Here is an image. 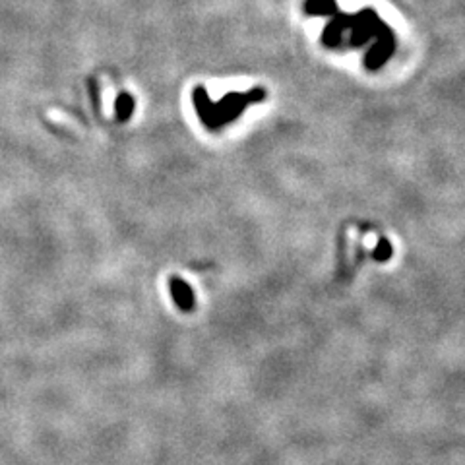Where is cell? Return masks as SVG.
Listing matches in <instances>:
<instances>
[{
  "label": "cell",
  "instance_id": "7a4b0ae2",
  "mask_svg": "<svg viewBox=\"0 0 465 465\" xmlns=\"http://www.w3.org/2000/svg\"><path fill=\"white\" fill-rule=\"evenodd\" d=\"M382 22L378 14L372 8H364L359 14H351V46H363L364 43H368L374 37V31L378 27V23Z\"/></svg>",
  "mask_w": 465,
  "mask_h": 465
},
{
  "label": "cell",
  "instance_id": "6da1fadb",
  "mask_svg": "<svg viewBox=\"0 0 465 465\" xmlns=\"http://www.w3.org/2000/svg\"><path fill=\"white\" fill-rule=\"evenodd\" d=\"M374 37H376V43L374 46H371V51L364 56V64L368 70H378L392 56L395 46L394 31L390 30L384 22L378 23V27L374 31Z\"/></svg>",
  "mask_w": 465,
  "mask_h": 465
},
{
  "label": "cell",
  "instance_id": "8992f818",
  "mask_svg": "<svg viewBox=\"0 0 465 465\" xmlns=\"http://www.w3.org/2000/svg\"><path fill=\"white\" fill-rule=\"evenodd\" d=\"M116 116H118V120H128L132 115V111H134V99H132L130 95L126 92H123L118 97H116Z\"/></svg>",
  "mask_w": 465,
  "mask_h": 465
},
{
  "label": "cell",
  "instance_id": "3957f363",
  "mask_svg": "<svg viewBox=\"0 0 465 465\" xmlns=\"http://www.w3.org/2000/svg\"><path fill=\"white\" fill-rule=\"evenodd\" d=\"M349 23H351V14L345 12H335L332 16V20L328 22L322 33V43L330 49H335L340 45L341 39H343V31L349 30Z\"/></svg>",
  "mask_w": 465,
  "mask_h": 465
},
{
  "label": "cell",
  "instance_id": "277c9868",
  "mask_svg": "<svg viewBox=\"0 0 465 465\" xmlns=\"http://www.w3.org/2000/svg\"><path fill=\"white\" fill-rule=\"evenodd\" d=\"M169 289L173 294V301L177 302V306L185 312H190L194 309V293L188 283H185L180 278L169 279Z\"/></svg>",
  "mask_w": 465,
  "mask_h": 465
},
{
  "label": "cell",
  "instance_id": "52a82bcc",
  "mask_svg": "<svg viewBox=\"0 0 465 465\" xmlns=\"http://www.w3.org/2000/svg\"><path fill=\"white\" fill-rule=\"evenodd\" d=\"M392 256V247H390V242L388 240H380L378 242V250L374 252V258L376 260H386V258H390Z\"/></svg>",
  "mask_w": 465,
  "mask_h": 465
},
{
  "label": "cell",
  "instance_id": "5b68a950",
  "mask_svg": "<svg viewBox=\"0 0 465 465\" xmlns=\"http://www.w3.org/2000/svg\"><path fill=\"white\" fill-rule=\"evenodd\" d=\"M304 12L309 16H330L332 18L337 10L335 0H304Z\"/></svg>",
  "mask_w": 465,
  "mask_h": 465
}]
</instances>
